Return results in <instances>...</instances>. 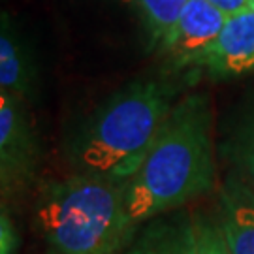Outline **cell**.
I'll list each match as a JSON object with an SVG mask.
<instances>
[{"mask_svg":"<svg viewBox=\"0 0 254 254\" xmlns=\"http://www.w3.org/2000/svg\"><path fill=\"white\" fill-rule=\"evenodd\" d=\"M213 187L209 98L205 94H187L173 106L143 164L127 181V213L139 228L183 209Z\"/></svg>","mask_w":254,"mask_h":254,"instance_id":"obj_1","label":"cell"},{"mask_svg":"<svg viewBox=\"0 0 254 254\" xmlns=\"http://www.w3.org/2000/svg\"><path fill=\"white\" fill-rule=\"evenodd\" d=\"M177 91L170 81L137 79L111 92L68 139L66 158L73 172L128 181L177 104Z\"/></svg>","mask_w":254,"mask_h":254,"instance_id":"obj_2","label":"cell"},{"mask_svg":"<svg viewBox=\"0 0 254 254\" xmlns=\"http://www.w3.org/2000/svg\"><path fill=\"white\" fill-rule=\"evenodd\" d=\"M125 190L127 181L92 173L49 179L34 198V228L57 253H125L139 230L128 217Z\"/></svg>","mask_w":254,"mask_h":254,"instance_id":"obj_3","label":"cell"},{"mask_svg":"<svg viewBox=\"0 0 254 254\" xmlns=\"http://www.w3.org/2000/svg\"><path fill=\"white\" fill-rule=\"evenodd\" d=\"M38 164V139L27 102L0 92V185L2 196L27 187Z\"/></svg>","mask_w":254,"mask_h":254,"instance_id":"obj_4","label":"cell"},{"mask_svg":"<svg viewBox=\"0 0 254 254\" xmlns=\"http://www.w3.org/2000/svg\"><path fill=\"white\" fill-rule=\"evenodd\" d=\"M226 21V13L207 0H187L179 19L158 44V53L175 68H190L194 59L215 42Z\"/></svg>","mask_w":254,"mask_h":254,"instance_id":"obj_5","label":"cell"},{"mask_svg":"<svg viewBox=\"0 0 254 254\" xmlns=\"http://www.w3.org/2000/svg\"><path fill=\"white\" fill-rule=\"evenodd\" d=\"M190 68L224 79L254 72V9L247 8L228 17L215 42L200 53Z\"/></svg>","mask_w":254,"mask_h":254,"instance_id":"obj_6","label":"cell"},{"mask_svg":"<svg viewBox=\"0 0 254 254\" xmlns=\"http://www.w3.org/2000/svg\"><path fill=\"white\" fill-rule=\"evenodd\" d=\"M217 215L232 254H254V190L236 173L218 189Z\"/></svg>","mask_w":254,"mask_h":254,"instance_id":"obj_7","label":"cell"},{"mask_svg":"<svg viewBox=\"0 0 254 254\" xmlns=\"http://www.w3.org/2000/svg\"><path fill=\"white\" fill-rule=\"evenodd\" d=\"M0 92L28 102L36 92V63L8 13L0 21Z\"/></svg>","mask_w":254,"mask_h":254,"instance_id":"obj_8","label":"cell"},{"mask_svg":"<svg viewBox=\"0 0 254 254\" xmlns=\"http://www.w3.org/2000/svg\"><path fill=\"white\" fill-rule=\"evenodd\" d=\"M194 218L177 209L137 230L123 254H194Z\"/></svg>","mask_w":254,"mask_h":254,"instance_id":"obj_9","label":"cell"},{"mask_svg":"<svg viewBox=\"0 0 254 254\" xmlns=\"http://www.w3.org/2000/svg\"><path fill=\"white\" fill-rule=\"evenodd\" d=\"M121 2L136 9L149 32L151 44L156 47L168 34V30L175 25L187 4V0H121Z\"/></svg>","mask_w":254,"mask_h":254,"instance_id":"obj_10","label":"cell"},{"mask_svg":"<svg viewBox=\"0 0 254 254\" xmlns=\"http://www.w3.org/2000/svg\"><path fill=\"white\" fill-rule=\"evenodd\" d=\"M194 218V254H232L218 215L196 213Z\"/></svg>","mask_w":254,"mask_h":254,"instance_id":"obj_11","label":"cell"},{"mask_svg":"<svg viewBox=\"0 0 254 254\" xmlns=\"http://www.w3.org/2000/svg\"><path fill=\"white\" fill-rule=\"evenodd\" d=\"M236 154L239 158V164L245 172L249 185L254 190V111L249 115L243 127L237 134L236 141Z\"/></svg>","mask_w":254,"mask_h":254,"instance_id":"obj_12","label":"cell"},{"mask_svg":"<svg viewBox=\"0 0 254 254\" xmlns=\"http://www.w3.org/2000/svg\"><path fill=\"white\" fill-rule=\"evenodd\" d=\"M19 249V232L13 218L6 211V205H2L0 213V254H15Z\"/></svg>","mask_w":254,"mask_h":254,"instance_id":"obj_13","label":"cell"},{"mask_svg":"<svg viewBox=\"0 0 254 254\" xmlns=\"http://www.w3.org/2000/svg\"><path fill=\"white\" fill-rule=\"evenodd\" d=\"M207 2H211L222 13H226L228 17H232V15L249 8V0H207Z\"/></svg>","mask_w":254,"mask_h":254,"instance_id":"obj_14","label":"cell"},{"mask_svg":"<svg viewBox=\"0 0 254 254\" xmlns=\"http://www.w3.org/2000/svg\"><path fill=\"white\" fill-rule=\"evenodd\" d=\"M249 8L254 9V0H249Z\"/></svg>","mask_w":254,"mask_h":254,"instance_id":"obj_15","label":"cell"},{"mask_svg":"<svg viewBox=\"0 0 254 254\" xmlns=\"http://www.w3.org/2000/svg\"><path fill=\"white\" fill-rule=\"evenodd\" d=\"M46 254H63V253H57V251H49V253H46Z\"/></svg>","mask_w":254,"mask_h":254,"instance_id":"obj_16","label":"cell"}]
</instances>
